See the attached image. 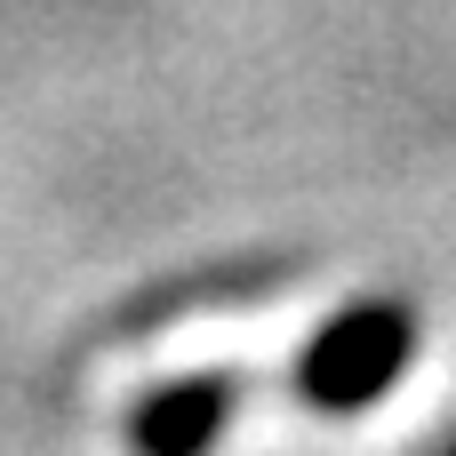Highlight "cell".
I'll return each mask as SVG.
<instances>
[{
  "label": "cell",
  "mask_w": 456,
  "mask_h": 456,
  "mask_svg": "<svg viewBox=\"0 0 456 456\" xmlns=\"http://www.w3.org/2000/svg\"><path fill=\"white\" fill-rule=\"evenodd\" d=\"M409 353H417V313L401 297H361L337 321H321L313 345L297 353V401L321 417H361L401 385Z\"/></svg>",
  "instance_id": "obj_1"
},
{
  "label": "cell",
  "mask_w": 456,
  "mask_h": 456,
  "mask_svg": "<svg viewBox=\"0 0 456 456\" xmlns=\"http://www.w3.org/2000/svg\"><path fill=\"white\" fill-rule=\"evenodd\" d=\"M248 385L232 369H200V377H176L160 393L136 401L128 417V456H208L224 441V425L240 417Z\"/></svg>",
  "instance_id": "obj_2"
}]
</instances>
